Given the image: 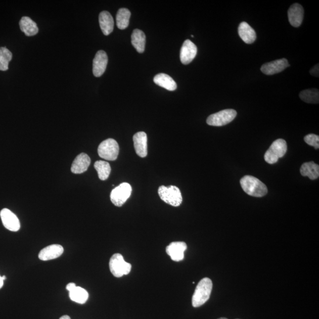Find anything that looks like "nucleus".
Returning <instances> with one entry per match:
<instances>
[{"label": "nucleus", "instance_id": "obj_1", "mask_svg": "<svg viewBox=\"0 0 319 319\" xmlns=\"http://www.w3.org/2000/svg\"><path fill=\"white\" fill-rule=\"evenodd\" d=\"M241 188L247 194L254 197L261 198L267 195L268 189L266 185L254 176H245L240 180Z\"/></svg>", "mask_w": 319, "mask_h": 319}, {"label": "nucleus", "instance_id": "obj_2", "mask_svg": "<svg viewBox=\"0 0 319 319\" xmlns=\"http://www.w3.org/2000/svg\"><path fill=\"white\" fill-rule=\"evenodd\" d=\"M213 287L212 280L209 278L203 279L198 283L192 297V306L199 307L209 299Z\"/></svg>", "mask_w": 319, "mask_h": 319}, {"label": "nucleus", "instance_id": "obj_3", "mask_svg": "<svg viewBox=\"0 0 319 319\" xmlns=\"http://www.w3.org/2000/svg\"><path fill=\"white\" fill-rule=\"evenodd\" d=\"M158 193L162 201L174 207L179 206L183 201L180 189L174 186L168 187L162 186L159 187Z\"/></svg>", "mask_w": 319, "mask_h": 319}, {"label": "nucleus", "instance_id": "obj_4", "mask_svg": "<svg viewBox=\"0 0 319 319\" xmlns=\"http://www.w3.org/2000/svg\"><path fill=\"white\" fill-rule=\"evenodd\" d=\"M287 150V145L285 140H276L264 154L265 162L271 164L276 163L280 158L285 156Z\"/></svg>", "mask_w": 319, "mask_h": 319}, {"label": "nucleus", "instance_id": "obj_5", "mask_svg": "<svg viewBox=\"0 0 319 319\" xmlns=\"http://www.w3.org/2000/svg\"><path fill=\"white\" fill-rule=\"evenodd\" d=\"M109 265L112 274L117 278L128 275L132 267L129 263L125 261L123 256L118 253L112 256Z\"/></svg>", "mask_w": 319, "mask_h": 319}, {"label": "nucleus", "instance_id": "obj_6", "mask_svg": "<svg viewBox=\"0 0 319 319\" xmlns=\"http://www.w3.org/2000/svg\"><path fill=\"white\" fill-rule=\"evenodd\" d=\"M120 147L115 140L108 139L102 142L98 149L100 157L107 160L114 161L117 159Z\"/></svg>", "mask_w": 319, "mask_h": 319}, {"label": "nucleus", "instance_id": "obj_7", "mask_svg": "<svg viewBox=\"0 0 319 319\" xmlns=\"http://www.w3.org/2000/svg\"><path fill=\"white\" fill-rule=\"evenodd\" d=\"M237 113L233 109L220 111L218 113L209 115L206 122L209 125L214 127H221L232 122L237 117Z\"/></svg>", "mask_w": 319, "mask_h": 319}, {"label": "nucleus", "instance_id": "obj_8", "mask_svg": "<svg viewBox=\"0 0 319 319\" xmlns=\"http://www.w3.org/2000/svg\"><path fill=\"white\" fill-rule=\"evenodd\" d=\"M131 192V186L128 183H122L112 191L111 201L115 206L121 207L130 197Z\"/></svg>", "mask_w": 319, "mask_h": 319}, {"label": "nucleus", "instance_id": "obj_9", "mask_svg": "<svg viewBox=\"0 0 319 319\" xmlns=\"http://www.w3.org/2000/svg\"><path fill=\"white\" fill-rule=\"evenodd\" d=\"M0 216L3 225L6 229L13 232H17L20 229V223L17 216L11 210L5 208L0 212Z\"/></svg>", "mask_w": 319, "mask_h": 319}, {"label": "nucleus", "instance_id": "obj_10", "mask_svg": "<svg viewBox=\"0 0 319 319\" xmlns=\"http://www.w3.org/2000/svg\"><path fill=\"white\" fill-rule=\"evenodd\" d=\"M290 66L288 61L285 58L278 59L275 61L266 63L261 66V71L265 75H272L277 74Z\"/></svg>", "mask_w": 319, "mask_h": 319}, {"label": "nucleus", "instance_id": "obj_11", "mask_svg": "<svg viewBox=\"0 0 319 319\" xmlns=\"http://www.w3.org/2000/svg\"><path fill=\"white\" fill-rule=\"evenodd\" d=\"M66 289L69 292L70 299L74 302L83 304L88 300L89 294L87 291L82 287L76 286L75 283H69Z\"/></svg>", "mask_w": 319, "mask_h": 319}, {"label": "nucleus", "instance_id": "obj_12", "mask_svg": "<svg viewBox=\"0 0 319 319\" xmlns=\"http://www.w3.org/2000/svg\"><path fill=\"white\" fill-rule=\"evenodd\" d=\"M198 48L190 40H186L182 45L180 58L182 64L188 65L192 62L197 55Z\"/></svg>", "mask_w": 319, "mask_h": 319}, {"label": "nucleus", "instance_id": "obj_13", "mask_svg": "<svg viewBox=\"0 0 319 319\" xmlns=\"http://www.w3.org/2000/svg\"><path fill=\"white\" fill-rule=\"evenodd\" d=\"M187 244L184 242H173L166 248L167 254L173 261L178 262L185 258V252L187 250Z\"/></svg>", "mask_w": 319, "mask_h": 319}, {"label": "nucleus", "instance_id": "obj_14", "mask_svg": "<svg viewBox=\"0 0 319 319\" xmlns=\"http://www.w3.org/2000/svg\"><path fill=\"white\" fill-rule=\"evenodd\" d=\"M64 249L62 245L53 244L45 247L38 254V258L41 261H49L58 258L64 253Z\"/></svg>", "mask_w": 319, "mask_h": 319}, {"label": "nucleus", "instance_id": "obj_15", "mask_svg": "<svg viewBox=\"0 0 319 319\" xmlns=\"http://www.w3.org/2000/svg\"><path fill=\"white\" fill-rule=\"evenodd\" d=\"M108 56L106 52L100 51L97 53L93 61V73L96 77L103 75L108 64Z\"/></svg>", "mask_w": 319, "mask_h": 319}, {"label": "nucleus", "instance_id": "obj_16", "mask_svg": "<svg viewBox=\"0 0 319 319\" xmlns=\"http://www.w3.org/2000/svg\"><path fill=\"white\" fill-rule=\"evenodd\" d=\"M304 9L302 6L298 3L291 6L288 10L289 22L292 26L299 27L303 22Z\"/></svg>", "mask_w": 319, "mask_h": 319}, {"label": "nucleus", "instance_id": "obj_17", "mask_svg": "<svg viewBox=\"0 0 319 319\" xmlns=\"http://www.w3.org/2000/svg\"><path fill=\"white\" fill-rule=\"evenodd\" d=\"M90 164V157L85 153L79 154L72 164L71 171L74 174H81L88 169Z\"/></svg>", "mask_w": 319, "mask_h": 319}, {"label": "nucleus", "instance_id": "obj_18", "mask_svg": "<svg viewBox=\"0 0 319 319\" xmlns=\"http://www.w3.org/2000/svg\"><path fill=\"white\" fill-rule=\"evenodd\" d=\"M136 154L142 158L147 155V136L145 132H139L133 136Z\"/></svg>", "mask_w": 319, "mask_h": 319}, {"label": "nucleus", "instance_id": "obj_19", "mask_svg": "<svg viewBox=\"0 0 319 319\" xmlns=\"http://www.w3.org/2000/svg\"><path fill=\"white\" fill-rule=\"evenodd\" d=\"M238 34L245 43H253L257 38L255 31L246 22H242L238 27Z\"/></svg>", "mask_w": 319, "mask_h": 319}, {"label": "nucleus", "instance_id": "obj_20", "mask_svg": "<svg viewBox=\"0 0 319 319\" xmlns=\"http://www.w3.org/2000/svg\"><path fill=\"white\" fill-rule=\"evenodd\" d=\"M101 29L105 36H108L114 30V22L111 14L107 11L102 12L99 16Z\"/></svg>", "mask_w": 319, "mask_h": 319}, {"label": "nucleus", "instance_id": "obj_21", "mask_svg": "<svg viewBox=\"0 0 319 319\" xmlns=\"http://www.w3.org/2000/svg\"><path fill=\"white\" fill-rule=\"evenodd\" d=\"M21 30L27 36H33L38 32L37 24L29 17H23L20 21Z\"/></svg>", "mask_w": 319, "mask_h": 319}, {"label": "nucleus", "instance_id": "obj_22", "mask_svg": "<svg viewBox=\"0 0 319 319\" xmlns=\"http://www.w3.org/2000/svg\"><path fill=\"white\" fill-rule=\"evenodd\" d=\"M154 82L157 85L167 90L173 91L177 88L176 82L169 75L165 73H159L154 78Z\"/></svg>", "mask_w": 319, "mask_h": 319}, {"label": "nucleus", "instance_id": "obj_23", "mask_svg": "<svg viewBox=\"0 0 319 319\" xmlns=\"http://www.w3.org/2000/svg\"><path fill=\"white\" fill-rule=\"evenodd\" d=\"M300 173L311 180H315L319 176V166L313 162L304 163L300 168Z\"/></svg>", "mask_w": 319, "mask_h": 319}, {"label": "nucleus", "instance_id": "obj_24", "mask_svg": "<svg viewBox=\"0 0 319 319\" xmlns=\"http://www.w3.org/2000/svg\"><path fill=\"white\" fill-rule=\"evenodd\" d=\"M146 35L143 31L135 29L131 35V43L139 53H143L145 50Z\"/></svg>", "mask_w": 319, "mask_h": 319}, {"label": "nucleus", "instance_id": "obj_25", "mask_svg": "<svg viewBox=\"0 0 319 319\" xmlns=\"http://www.w3.org/2000/svg\"><path fill=\"white\" fill-rule=\"evenodd\" d=\"M95 169L97 171L98 177L101 180H107L111 173L110 164L105 161H97L94 164Z\"/></svg>", "mask_w": 319, "mask_h": 319}, {"label": "nucleus", "instance_id": "obj_26", "mask_svg": "<svg viewBox=\"0 0 319 319\" xmlns=\"http://www.w3.org/2000/svg\"><path fill=\"white\" fill-rule=\"evenodd\" d=\"M131 13L127 9H120L118 10L117 16V25L118 29L124 30L129 25V19H130Z\"/></svg>", "mask_w": 319, "mask_h": 319}, {"label": "nucleus", "instance_id": "obj_27", "mask_svg": "<svg viewBox=\"0 0 319 319\" xmlns=\"http://www.w3.org/2000/svg\"><path fill=\"white\" fill-rule=\"evenodd\" d=\"M300 99L308 104H318L319 92L317 89H306L300 93Z\"/></svg>", "mask_w": 319, "mask_h": 319}, {"label": "nucleus", "instance_id": "obj_28", "mask_svg": "<svg viewBox=\"0 0 319 319\" xmlns=\"http://www.w3.org/2000/svg\"><path fill=\"white\" fill-rule=\"evenodd\" d=\"M12 52L6 48H0V71H6L9 69V62L12 61Z\"/></svg>", "mask_w": 319, "mask_h": 319}, {"label": "nucleus", "instance_id": "obj_29", "mask_svg": "<svg viewBox=\"0 0 319 319\" xmlns=\"http://www.w3.org/2000/svg\"><path fill=\"white\" fill-rule=\"evenodd\" d=\"M304 142H306L308 145L313 146L315 149H318L319 148V136L318 135L310 134H308L304 136Z\"/></svg>", "mask_w": 319, "mask_h": 319}, {"label": "nucleus", "instance_id": "obj_30", "mask_svg": "<svg viewBox=\"0 0 319 319\" xmlns=\"http://www.w3.org/2000/svg\"><path fill=\"white\" fill-rule=\"evenodd\" d=\"M319 67L318 64L315 65L313 68H312L310 71V75L315 77L319 76Z\"/></svg>", "mask_w": 319, "mask_h": 319}, {"label": "nucleus", "instance_id": "obj_31", "mask_svg": "<svg viewBox=\"0 0 319 319\" xmlns=\"http://www.w3.org/2000/svg\"><path fill=\"white\" fill-rule=\"evenodd\" d=\"M3 285H4V281H3L2 277L0 276V289L2 288Z\"/></svg>", "mask_w": 319, "mask_h": 319}, {"label": "nucleus", "instance_id": "obj_32", "mask_svg": "<svg viewBox=\"0 0 319 319\" xmlns=\"http://www.w3.org/2000/svg\"><path fill=\"white\" fill-rule=\"evenodd\" d=\"M59 319H71V317H70L69 316V315H63V316H62Z\"/></svg>", "mask_w": 319, "mask_h": 319}, {"label": "nucleus", "instance_id": "obj_33", "mask_svg": "<svg viewBox=\"0 0 319 319\" xmlns=\"http://www.w3.org/2000/svg\"><path fill=\"white\" fill-rule=\"evenodd\" d=\"M2 279L3 280V281H4V280H6V277L5 276H3L2 277Z\"/></svg>", "mask_w": 319, "mask_h": 319}, {"label": "nucleus", "instance_id": "obj_34", "mask_svg": "<svg viewBox=\"0 0 319 319\" xmlns=\"http://www.w3.org/2000/svg\"><path fill=\"white\" fill-rule=\"evenodd\" d=\"M218 319H227V318H225V317H221V318H219Z\"/></svg>", "mask_w": 319, "mask_h": 319}]
</instances>
